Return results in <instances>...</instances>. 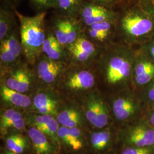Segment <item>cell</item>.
<instances>
[{
	"instance_id": "6da1fadb",
	"label": "cell",
	"mask_w": 154,
	"mask_h": 154,
	"mask_svg": "<svg viewBox=\"0 0 154 154\" xmlns=\"http://www.w3.org/2000/svg\"><path fill=\"white\" fill-rule=\"evenodd\" d=\"M136 52L125 44H112L102 49L93 66L107 84L117 86L132 80Z\"/></svg>"
},
{
	"instance_id": "7a4b0ae2",
	"label": "cell",
	"mask_w": 154,
	"mask_h": 154,
	"mask_svg": "<svg viewBox=\"0 0 154 154\" xmlns=\"http://www.w3.org/2000/svg\"><path fill=\"white\" fill-rule=\"evenodd\" d=\"M19 22L21 42L24 59L32 66L42 53L46 35L47 12L37 13L33 16H25L14 8Z\"/></svg>"
},
{
	"instance_id": "3957f363",
	"label": "cell",
	"mask_w": 154,
	"mask_h": 154,
	"mask_svg": "<svg viewBox=\"0 0 154 154\" xmlns=\"http://www.w3.org/2000/svg\"><path fill=\"white\" fill-rule=\"evenodd\" d=\"M120 34L126 45L149 40L154 34L153 16L146 11L127 10L117 19Z\"/></svg>"
},
{
	"instance_id": "277c9868",
	"label": "cell",
	"mask_w": 154,
	"mask_h": 154,
	"mask_svg": "<svg viewBox=\"0 0 154 154\" xmlns=\"http://www.w3.org/2000/svg\"><path fill=\"white\" fill-rule=\"evenodd\" d=\"M0 70L1 82L8 88L21 93H26L36 79L32 66L25 60Z\"/></svg>"
},
{
	"instance_id": "5b68a950",
	"label": "cell",
	"mask_w": 154,
	"mask_h": 154,
	"mask_svg": "<svg viewBox=\"0 0 154 154\" xmlns=\"http://www.w3.org/2000/svg\"><path fill=\"white\" fill-rule=\"evenodd\" d=\"M97 75L93 66H79L69 63L59 82L72 92L86 91L93 88Z\"/></svg>"
},
{
	"instance_id": "8992f818",
	"label": "cell",
	"mask_w": 154,
	"mask_h": 154,
	"mask_svg": "<svg viewBox=\"0 0 154 154\" xmlns=\"http://www.w3.org/2000/svg\"><path fill=\"white\" fill-rule=\"evenodd\" d=\"M66 50L69 63L86 66L93 65L102 50L87 37L83 30Z\"/></svg>"
},
{
	"instance_id": "52a82bcc",
	"label": "cell",
	"mask_w": 154,
	"mask_h": 154,
	"mask_svg": "<svg viewBox=\"0 0 154 154\" xmlns=\"http://www.w3.org/2000/svg\"><path fill=\"white\" fill-rule=\"evenodd\" d=\"M69 65V62L53 60L42 53L32 67L37 80L51 85L59 82Z\"/></svg>"
},
{
	"instance_id": "ba28073f",
	"label": "cell",
	"mask_w": 154,
	"mask_h": 154,
	"mask_svg": "<svg viewBox=\"0 0 154 154\" xmlns=\"http://www.w3.org/2000/svg\"><path fill=\"white\" fill-rule=\"evenodd\" d=\"M78 18L86 28L106 20H116L118 15L110 8L86 0L80 10Z\"/></svg>"
},
{
	"instance_id": "9c48e42d",
	"label": "cell",
	"mask_w": 154,
	"mask_h": 154,
	"mask_svg": "<svg viewBox=\"0 0 154 154\" xmlns=\"http://www.w3.org/2000/svg\"><path fill=\"white\" fill-rule=\"evenodd\" d=\"M87 119L97 128L105 127L108 122V111L103 99L97 94L90 93L85 102Z\"/></svg>"
},
{
	"instance_id": "30bf717a",
	"label": "cell",
	"mask_w": 154,
	"mask_h": 154,
	"mask_svg": "<svg viewBox=\"0 0 154 154\" xmlns=\"http://www.w3.org/2000/svg\"><path fill=\"white\" fill-rule=\"evenodd\" d=\"M132 80L139 86H146L154 80V62L141 50L136 52Z\"/></svg>"
},
{
	"instance_id": "8fae6325",
	"label": "cell",
	"mask_w": 154,
	"mask_h": 154,
	"mask_svg": "<svg viewBox=\"0 0 154 154\" xmlns=\"http://www.w3.org/2000/svg\"><path fill=\"white\" fill-rule=\"evenodd\" d=\"M116 20H106L84 28L83 32L93 44L100 49L110 45L109 41L114 28L116 26Z\"/></svg>"
},
{
	"instance_id": "7c38bea8",
	"label": "cell",
	"mask_w": 154,
	"mask_h": 154,
	"mask_svg": "<svg viewBox=\"0 0 154 154\" xmlns=\"http://www.w3.org/2000/svg\"><path fill=\"white\" fill-rule=\"evenodd\" d=\"M42 53L53 60L69 62L67 50L56 38L47 26L46 38L42 48Z\"/></svg>"
},
{
	"instance_id": "4fadbf2b",
	"label": "cell",
	"mask_w": 154,
	"mask_h": 154,
	"mask_svg": "<svg viewBox=\"0 0 154 154\" xmlns=\"http://www.w3.org/2000/svg\"><path fill=\"white\" fill-rule=\"evenodd\" d=\"M71 18L72 17L54 13L50 19L49 26L47 24V27L66 49L67 45V32Z\"/></svg>"
},
{
	"instance_id": "5bb4252c",
	"label": "cell",
	"mask_w": 154,
	"mask_h": 154,
	"mask_svg": "<svg viewBox=\"0 0 154 154\" xmlns=\"http://www.w3.org/2000/svg\"><path fill=\"white\" fill-rule=\"evenodd\" d=\"M32 105L40 114L53 116L58 113L59 101L51 94L38 92L33 97Z\"/></svg>"
},
{
	"instance_id": "9a60e30c",
	"label": "cell",
	"mask_w": 154,
	"mask_h": 154,
	"mask_svg": "<svg viewBox=\"0 0 154 154\" xmlns=\"http://www.w3.org/2000/svg\"><path fill=\"white\" fill-rule=\"evenodd\" d=\"M112 109L117 119L124 121L135 113L137 103L130 96H121L112 100Z\"/></svg>"
},
{
	"instance_id": "2e32d148",
	"label": "cell",
	"mask_w": 154,
	"mask_h": 154,
	"mask_svg": "<svg viewBox=\"0 0 154 154\" xmlns=\"http://www.w3.org/2000/svg\"><path fill=\"white\" fill-rule=\"evenodd\" d=\"M17 18L14 8L1 4L0 8V41L8 37L15 29Z\"/></svg>"
},
{
	"instance_id": "e0dca14e",
	"label": "cell",
	"mask_w": 154,
	"mask_h": 154,
	"mask_svg": "<svg viewBox=\"0 0 154 154\" xmlns=\"http://www.w3.org/2000/svg\"><path fill=\"white\" fill-rule=\"evenodd\" d=\"M1 98L4 102L20 108H28L32 105V99L26 94L8 88L1 82L0 88Z\"/></svg>"
},
{
	"instance_id": "ac0fdd59",
	"label": "cell",
	"mask_w": 154,
	"mask_h": 154,
	"mask_svg": "<svg viewBox=\"0 0 154 154\" xmlns=\"http://www.w3.org/2000/svg\"><path fill=\"white\" fill-rule=\"evenodd\" d=\"M86 0H56L53 9L54 13L67 16L78 17L79 13Z\"/></svg>"
},
{
	"instance_id": "d6986e66",
	"label": "cell",
	"mask_w": 154,
	"mask_h": 154,
	"mask_svg": "<svg viewBox=\"0 0 154 154\" xmlns=\"http://www.w3.org/2000/svg\"><path fill=\"white\" fill-rule=\"evenodd\" d=\"M130 141L137 147L152 146L154 144V130L143 127H137L131 133Z\"/></svg>"
},
{
	"instance_id": "ffe728a7",
	"label": "cell",
	"mask_w": 154,
	"mask_h": 154,
	"mask_svg": "<svg viewBox=\"0 0 154 154\" xmlns=\"http://www.w3.org/2000/svg\"><path fill=\"white\" fill-rule=\"evenodd\" d=\"M28 134L37 154H48L51 151V146L43 132L36 128H31L28 131Z\"/></svg>"
},
{
	"instance_id": "44dd1931",
	"label": "cell",
	"mask_w": 154,
	"mask_h": 154,
	"mask_svg": "<svg viewBox=\"0 0 154 154\" xmlns=\"http://www.w3.org/2000/svg\"><path fill=\"white\" fill-rule=\"evenodd\" d=\"M110 139V132L109 131H105L93 134L91 142L94 149L101 150L107 146Z\"/></svg>"
},
{
	"instance_id": "7402d4cb",
	"label": "cell",
	"mask_w": 154,
	"mask_h": 154,
	"mask_svg": "<svg viewBox=\"0 0 154 154\" xmlns=\"http://www.w3.org/2000/svg\"><path fill=\"white\" fill-rule=\"evenodd\" d=\"M30 5L33 10L37 13L47 12L50 9H53L56 0H28Z\"/></svg>"
},
{
	"instance_id": "603a6c76",
	"label": "cell",
	"mask_w": 154,
	"mask_h": 154,
	"mask_svg": "<svg viewBox=\"0 0 154 154\" xmlns=\"http://www.w3.org/2000/svg\"><path fill=\"white\" fill-rule=\"evenodd\" d=\"M78 114H79V111L74 107H67L58 114L57 121L60 123L62 124V126H65L74 117Z\"/></svg>"
},
{
	"instance_id": "cb8c5ba5",
	"label": "cell",
	"mask_w": 154,
	"mask_h": 154,
	"mask_svg": "<svg viewBox=\"0 0 154 154\" xmlns=\"http://www.w3.org/2000/svg\"><path fill=\"white\" fill-rule=\"evenodd\" d=\"M69 134L71 138L70 146L75 150H79L82 147V143L81 141V131L76 127L70 128Z\"/></svg>"
},
{
	"instance_id": "d4e9b609",
	"label": "cell",
	"mask_w": 154,
	"mask_h": 154,
	"mask_svg": "<svg viewBox=\"0 0 154 154\" xmlns=\"http://www.w3.org/2000/svg\"><path fill=\"white\" fill-rule=\"evenodd\" d=\"M140 50L154 62V34L144 42Z\"/></svg>"
},
{
	"instance_id": "484cf974",
	"label": "cell",
	"mask_w": 154,
	"mask_h": 154,
	"mask_svg": "<svg viewBox=\"0 0 154 154\" xmlns=\"http://www.w3.org/2000/svg\"><path fill=\"white\" fill-rule=\"evenodd\" d=\"M58 129H59L58 122L55 120L54 118L48 124V125L45 127L44 130L42 132L45 135H47L48 136L54 138L55 134L57 132Z\"/></svg>"
},
{
	"instance_id": "4316f807",
	"label": "cell",
	"mask_w": 154,
	"mask_h": 154,
	"mask_svg": "<svg viewBox=\"0 0 154 154\" xmlns=\"http://www.w3.org/2000/svg\"><path fill=\"white\" fill-rule=\"evenodd\" d=\"M58 136L63 140L64 143L70 146L71 144V138L69 134V128L65 126L61 127L59 128L57 131Z\"/></svg>"
},
{
	"instance_id": "83f0119b",
	"label": "cell",
	"mask_w": 154,
	"mask_h": 154,
	"mask_svg": "<svg viewBox=\"0 0 154 154\" xmlns=\"http://www.w3.org/2000/svg\"><path fill=\"white\" fill-rule=\"evenodd\" d=\"M23 137H22L21 135H11L9 137L7 138L6 139V147L7 149L9 151H13L17 144L19 143Z\"/></svg>"
},
{
	"instance_id": "f1b7e54d",
	"label": "cell",
	"mask_w": 154,
	"mask_h": 154,
	"mask_svg": "<svg viewBox=\"0 0 154 154\" xmlns=\"http://www.w3.org/2000/svg\"><path fill=\"white\" fill-rule=\"evenodd\" d=\"M122 154H150V152L149 149L145 147H137L125 149Z\"/></svg>"
},
{
	"instance_id": "f546056e",
	"label": "cell",
	"mask_w": 154,
	"mask_h": 154,
	"mask_svg": "<svg viewBox=\"0 0 154 154\" xmlns=\"http://www.w3.org/2000/svg\"><path fill=\"white\" fill-rule=\"evenodd\" d=\"M16 110L13 109H10L6 110L2 115L1 116V128L4 126L6 124V123L8 121L13 115L14 114Z\"/></svg>"
},
{
	"instance_id": "4dcf8cb0",
	"label": "cell",
	"mask_w": 154,
	"mask_h": 154,
	"mask_svg": "<svg viewBox=\"0 0 154 154\" xmlns=\"http://www.w3.org/2000/svg\"><path fill=\"white\" fill-rule=\"evenodd\" d=\"M145 96L147 99L152 102H154V80L146 85Z\"/></svg>"
},
{
	"instance_id": "1f68e13d",
	"label": "cell",
	"mask_w": 154,
	"mask_h": 154,
	"mask_svg": "<svg viewBox=\"0 0 154 154\" xmlns=\"http://www.w3.org/2000/svg\"><path fill=\"white\" fill-rule=\"evenodd\" d=\"M143 3L145 11L154 16V0H140Z\"/></svg>"
},
{
	"instance_id": "d6a6232c",
	"label": "cell",
	"mask_w": 154,
	"mask_h": 154,
	"mask_svg": "<svg viewBox=\"0 0 154 154\" xmlns=\"http://www.w3.org/2000/svg\"><path fill=\"white\" fill-rule=\"evenodd\" d=\"M22 114H21L20 112L18 111H16L14 114L13 115V116L11 118V119L6 123L5 125L2 127L1 128L3 130H6L9 128H10L11 126V125L14 122L16 121L18 119L22 118Z\"/></svg>"
},
{
	"instance_id": "836d02e7",
	"label": "cell",
	"mask_w": 154,
	"mask_h": 154,
	"mask_svg": "<svg viewBox=\"0 0 154 154\" xmlns=\"http://www.w3.org/2000/svg\"><path fill=\"white\" fill-rule=\"evenodd\" d=\"M88 1L101 5L104 6L108 8L111 9V8L114 5V4L116 3L117 0H88Z\"/></svg>"
},
{
	"instance_id": "e575fe53",
	"label": "cell",
	"mask_w": 154,
	"mask_h": 154,
	"mask_svg": "<svg viewBox=\"0 0 154 154\" xmlns=\"http://www.w3.org/2000/svg\"><path fill=\"white\" fill-rule=\"evenodd\" d=\"M80 114H78L74 117L72 120L69 122H68L67 124H66L63 126L69 128H73V127H76L78 125L79 121H80Z\"/></svg>"
},
{
	"instance_id": "d590c367",
	"label": "cell",
	"mask_w": 154,
	"mask_h": 154,
	"mask_svg": "<svg viewBox=\"0 0 154 154\" xmlns=\"http://www.w3.org/2000/svg\"><path fill=\"white\" fill-rule=\"evenodd\" d=\"M35 125L36 127V128H37L40 131L42 130V128L44 126L45 124L44 119L43 115L42 116H38L35 118Z\"/></svg>"
},
{
	"instance_id": "8d00e7d4",
	"label": "cell",
	"mask_w": 154,
	"mask_h": 154,
	"mask_svg": "<svg viewBox=\"0 0 154 154\" xmlns=\"http://www.w3.org/2000/svg\"><path fill=\"white\" fill-rule=\"evenodd\" d=\"M25 126V122L23 119V118H20L18 119L17 121L14 122L10 128H14L17 130H21Z\"/></svg>"
},
{
	"instance_id": "74e56055",
	"label": "cell",
	"mask_w": 154,
	"mask_h": 154,
	"mask_svg": "<svg viewBox=\"0 0 154 154\" xmlns=\"http://www.w3.org/2000/svg\"><path fill=\"white\" fill-rule=\"evenodd\" d=\"M21 1V0H1V4L11 6L13 8H16V6Z\"/></svg>"
},
{
	"instance_id": "f35d334b",
	"label": "cell",
	"mask_w": 154,
	"mask_h": 154,
	"mask_svg": "<svg viewBox=\"0 0 154 154\" xmlns=\"http://www.w3.org/2000/svg\"><path fill=\"white\" fill-rule=\"evenodd\" d=\"M150 121H151V123L152 125V126H154V111H153V112L152 113L151 116Z\"/></svg>"
},
{
	"instance_id": "ab89813d",
	"label": "cell",
	"mask_w": 154,
	"mask_h": 154,
	"mask_svg": "<svg viewBox=\"0 0 154 154\" xmlns=\"http://www.w3.org/2000/svg\"><path fill=\"white\" fill-rule=\"evenodd\" d=\"M5 154H16V153H14V152H12V151H6Z\"/></svg>"
}]
</instances>
